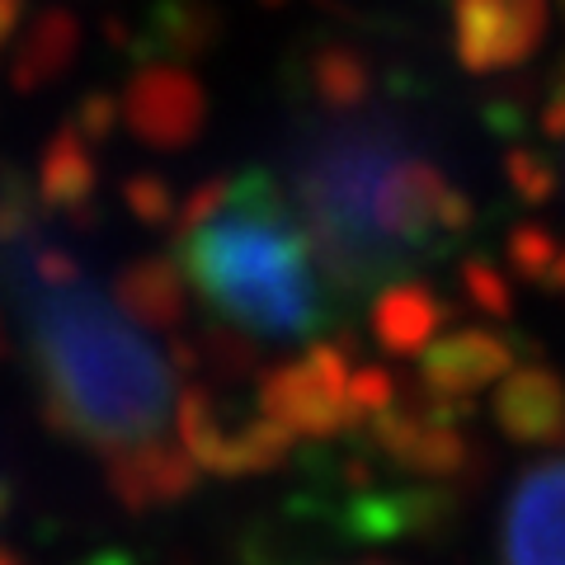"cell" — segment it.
Instances as JSON below:
<instances>
[{
    "instance_id": "obj_5",
    "label": "cell",
    "mask_w": 565,
    "mask_h": 565,
    "mask_svg": "<svg viewBox=\"0 0 565 565\" xmlns=\"http://www.w3.org/2000/svg\"><path fill=\"white\" fill-rule=\"evenodd\" d=\"M10 486H6V471H0V565H20L10 552Z\"/></svg>"
},
{
    "instance_id": "obj_1",
    "label": "cell",
    "mask_w": 565,
    "mask_h": 565,
    "mask_svg": "<svg viewBox=\"0 0 565 565\" xmlns=\"http://www.w3.org/2000/svg\"><path fill=\"white\" fill-rule=\"evenodd\" d=\"M0 321L43 415L132 504H166L222 467L212 392L193 377L166 264H104L71 217V180L0 193Z\"/></svg>"
},
{
    "instance_id": "obj_3",
    "label": "cell",
    "mask_w": 565,
    "mask_h": 565,
    "mask_svg": "<svg viewBox=\"0 0 565 565\" xmlns=\"http://www.w3.org/2000/svg\"><path fill=\"white\" fill-rule=\"evenodd\" d=\"M166 274L217 340L245 359H274L250 424L255 457L359 411V373L340 349L353 307L274 170H236L193 189L170 232Z\"/></svg>"
},
{
    "instance_id": "obj_4",
    "label": "cell",
    "mask_w": 565,
    "mask_h": 565,
    "mask_svg": "<svg viewBox=\"0 0 565 565\" xmlns=\"http://www.w3.org/2000/svg\"><path fill=\"white\" fill-rule=\"evenodd\" d=\"M500 565H565V457L527 467L509 490Z\"/></svg>"
},
{
    "instance_id": "obj_2",
    "label": "cell",
    "mask_w": 565,
    "mask_h": 565,
    "mask_svg": "<svg viewBox=\"0 0 565 565\" xmlns=\"http://www.w3.org/2000/svg\"><path fill=\"white\" fill-rule=\"evenodd\" d=\"M274 180L349 307H377L386 340H429V278L471 232V199L429 122L334 52L311 66Z\"/></svg>"
},
{
    "instance_id": "obj_6",
    "label": "cell",
    "mask_w": 565,
    "mask_h": 565,
    "mask_svg": "<svg viewBox=\"0 0 565 565\" xmlns=\"http://www.w3.org/2000/svg\"><path fill=\"white\" fill-rule=\"evenodd\" d=\"M546 137L565 151V81H561V90L552 95V104H546Z\"/></svg>"
}]
</instances>
